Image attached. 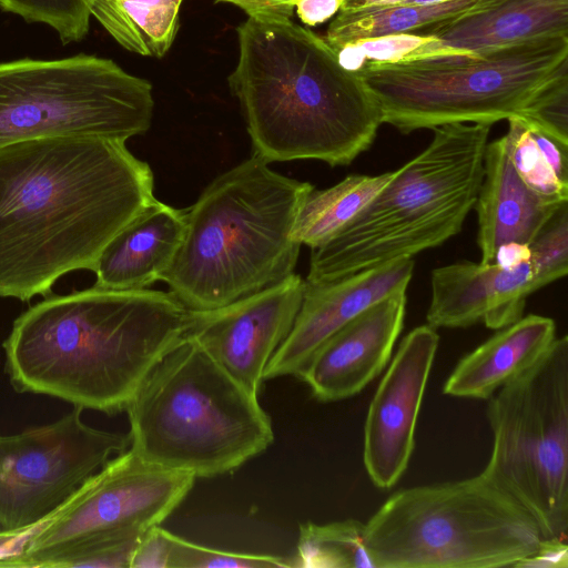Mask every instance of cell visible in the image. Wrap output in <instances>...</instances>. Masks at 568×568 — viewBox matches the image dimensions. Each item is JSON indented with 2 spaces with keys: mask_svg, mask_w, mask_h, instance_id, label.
Returning <instances> with one entry per match:
<instances>
[{
  "mask_svg": "<svg viewBox=\"0 0 568 568\" xmlns=\"http://www.w3.org/2000/svg\"><path fill=\"white\" fill-rule=\"evenodd\" d=\"M439 335L428 324L412 329L400 342L368 406L364 425L363 462L379 489L396 485L415 446V430Z\"/></svg>",
  "mask_w": 568,
  "mask_h": 568,
  "instance_id": "cell-14",
  "label": "cell"
},
{
  "mask_svg": "<svg viewBox=\"0 0 568 568\" xmlns=\"http://www.w3.org/2000/svg\"><path fill=\"white\" fill-rule=\"evenodd\" d=\"M493 449L483 475L537 523L542 539L568 532V337L488 398Z\"/></svg>",
  "mask_w": 568,
  "mask_h": 568,
  "instance_id": "cell-9",
  "label": "cell"
},
{
  "mask_svg": "<svg viewBox=\"0 0 568 568\" xmlns=\"http://www.w3.org/2000/svg\"><path fill=\"white\" fill-rule=\"evenodd\" d=\"M507 121L508 130L501 138L520 180L542 200L567 203L568 143L526 116Z\"/></svg>",
  "mask_w": 568,
  "mask_h": 568,
  "instance_id": "cell-23",
  "label": "cell"
},
{
  "mask_svg": "<svg viewBox=\"0 0 568 568\" xmlns=\"http://www.w3.org/2000/svg\"><path fill=\"white\" fill-rule=\"evenodd\" d=\"M480 0H448L433 4L342 7L331 21L324 40L337 52L357 42L410 33L455 18Z\"/></svg>",
  "mask_w": 568,
  "mask_h": 568,
  "instance_id": "cell-22",
  "label": "cell"
},
{
  "mask_svg": "<svg viewBox=\"0 0 568 568\" xmlns=\"http://www.w3.org/2000/svg\"><path fill=\"white\" fill-rule=\"evenodd\" d=\"M556 337L552 318L536 314L521 316L465 355L443 392L454 397L488 399L530 369Z\"/></svg>",
  "mask_w": 568,
  "mask_h": 568,
  "instance_id": "cell-21",
  "label": "cell"
},
{
  "mask_svg": "<svg viewBox=\"0 0 568 568\" xmlns=\"http://www.w3.org/2000/svg\"><path fill=\"white\" fill-rule=\"evenodd\" d=\"M531 252L529 244L519 242H507L498 246L494 263L503 268H514L523 263L529 262Z\"/></svg>",
  "mask_w": 568,
  "mask_h": 568,
  "instance_id": "cell-36",
  "label": "cell"
},
{
  "mask_svg": "<svg viewBox=\"0 0 568 568\" xmlns=\"http://www.w3.org/2000/svg\"><path fill=\"white\" fill-rule=\"evenodd\" d=\"M397 174V170L378 175L352 174L337 184L313 189L302 202L292 229V239L312 250L333 239Z\"/></svg>",
  "mask_w": 568,
  "mask_h": 568,
  "instance_id": "cell-24",
  "label": "cell"
},
{
  "mask_svg": "<svg viewBox=\"0 0 568 568\" xmlns=\"http://www.w3.org/2000/svg\"><path fill=\"white\" fill-rule=\"evenodd\" d=\"M491 125L453 123L333 239L313 248L305 285L318 286L436 247L458 234L474 209Z\"/></svg>",
  "mask_w": 568,
  "mask_h": 568,
  "instance_id": "cell-5",
  "label": "cell"
},
{
  "mask_svg": "<svg viewBox=\"0 0 568 568\" xmlns=\"http://www.w3.org/2000/svg\"><path fill=\"white\" fill-rule=\"evenodd\" d=\"M525 568H567V542L557 539H542L538 550L517 564Z\"/></svg>",
  "mask_w": 568,
  "mask_h": 568,
  "instance_id": "cell-33",
  "label": "cell"
},
{
  "mask_svg": "<svg viewBox=\"0 0 568 568\" xmlns=\"http://www.w3.org/2000/svg\"><path fill=\"white\" fill-rule=\"evenodd\" d=\"M535 290L568 272V202L560 205L529 243Z\"/></svg>",
  "mask_w": 568,
  "mask_h": 568,
  "instance_id": "cell-30",
  "label": "cell"
},
{
  "mask_svg": "<svg viewBox=\"0 0 568 568\" xmlns=\"http://www.w3.org/2000/svg\"><path fill=\"white\" fill-rule=\"evenodd\" d=\"M314 189L256 155L214 179L186 210L180 248L160 281L187 310L224 306L292 275L297 211Z\"/></svg>",
  "mask_w": 568,
  "mask_h": 568,
  "instance_id": "cell-4",
  "label": "cell"
},
{
  "mask_svg": "<svg viewBox=\"0 0 568 568\" xmlns=\"http://www.w3.org/2000/svg\"><path fill=\"white\" fill-rule=\"evenodd\" d=\"M406 302V291L388 295L317 348L297 375L317 400L349 398L382 373L403 329Z\"/></svg>",
  "mask_w": 568,
  "mask_h": 568,
  "instance_id": "cell-16",
  "label": "cell"
},
{
  "mask_svg": "<svg viewBox=\"0 0 568 568\" xmlns=\"http://www.w3.org/2000/svg\"><path fill=\"white\" fill-rule=\"evenodd\" d=\"M125 410L135 454L195 478L235 470L274 440L257 395L186 334L158 361Z\"/></svg>",
  "mask_w": 568,
  "mask_h": 568,
  "instance_id": "cell-6",
  "label": "cell"
},
{
  "mask_svg": "<svg viewBox=\"0 0 568 568\" xmlns=\"http://www.w3.org/2000/svg\"><path fill=\"white\" fill-rule=\"evenodd\" d=\"M229 77L254 155L265 162L348 165L374 142L382 112L363 79L324 38L291 19L248 17Z\"/></svg>",
  "mask_w": 568,
  "mask_h": 568,
  "instance_id": "cell-3",
  "label": "cell"
},
{
  "mask_svg": "<svg viewBox=\"0 0 568 568\" xmlns=\"http://www.w3.org/2000/svg\"><path fill=\"white\" fill-rule=\"evenodd\" d=\"M170 568H291L294 557L232 552L204 547L171 532Z\"/></svg>",
  "mask_w": 568,
  "mask_h": 568,
  "instance_id": "cell-29",
  "label": "cell"
},
{
  "mask_svg": "<svg viewBox=\"0 0 568 568\" xmlns=\"http://www.w3.org/2000/svg\"><path fill=\"white\" fill-rule=\"evenodd\" d=\"M149 164L125 142L54 136L0 148V297L48 296L94 271L108 243L154 200Z\"/></svg>",
  "mask_w": 568,
  "mask_h": 568,
  "instance_id": "cell-1",
  "label": "cell"
},
{
  "mask_svg": "<svg viewBox=\"0 0 568 568\" xmlns=\"http://www.w3.org/2000/svg\"><path fill=\"white\" fill-rule=\"evenodd\" d=\"M144 532L124 531L87 538L47 556L37 567L130 568L135 546Z\"/></svg>",
  "mask_w": 568,
  "mask_h": 568,
  "instance_id": "cell-27",
  "label": "cell"
},
{
  "mask_svg": "<svg viewBox=\"0 0 568 568\" xmlns=\"http://www.w3.org/2000/svg\"><path fill=\"white\" fill-rule=\"evenodd\" d=\"M565 71L568 37L537 38L474 55L366 62L356 70L383 123L404 134L525 115Z\"/></svg>",
  "mask_w": 568,
  "mask_h": 568,
  "instance_id": "cell-7",
  "label": "cell"
},
{
  "mask_svg": "<svg viewBox=\"0 0 568 568\" xmlns=\"http://www.w3.org/2000/svg\"><path fill=\"white\" fill-rule=\"evenodd\" d=\"M152 85L110 59L78 54L0 63V148L54 136L126 142L152 122Z\"/></svg>",
  "mask_w": 568,
  "mask_h": 568,
  "instance_id": "cell-10",
  "label": "cell"
},
{
  "mask_svg": "<svg viewBox=\"0 0 568 568\" xmlns=\"http://www.w3.org/2000/svg\"><path fill=\"white\" fill-rule=\"evenodd\" d=\"M74 407L58 420L0 433V542L20 539L49 518L130 436L85 424Z\"/></svg>",
  "mask_w": 568,
  "mask_h": 568,
  "instance_id": "cell-12",
  "label": "cell"
},
{
  "mask_svg": "<svg viewBox=\"0 0 568 568\" xmlns=\"http://www.w3.org/2000/svg\"><path fill=\"white\" fill-rule=\"evenodd\" d=\"M414 267L412 257H402L323 285H305L293 327L268 362L264 381L297 377L317 348L341 327L388 295L406 291Z\"/></svg>",
  "mask_w": 568,
  "mask_h": 568,
  "instance_id": "cell-15",
  "label": "cell"
},
{
  "mask_svg": "<svg viewBox=\"0 0 568 568\" xmlns=\"http://www.w3.org/2000/svg\"><path fill=\"white\" fill-rule=\"evenodd\" d=\"M448 0H345L344 7L394 6V4H433Z\"/></svg>",
  "mask_w": 568,
  "mask_h": 568,
  "instance_id": "cell-37",
  "label": "cell"
},
{
  "mask_svg": "<svg viewBox=\"0 0 568 568\" xmlns=\"http://www.w3.org/2000/svg\"><path fill=\"white\" fill-rule=\"evenodd\" d=\"M541 541L530 514L481 473L397 490L364 527L374 568L516 567Z\"/></svg>",
  "mask_w": 568,
  "mask_h": 568,
  "instance_id": "cell-8",
  "label": "cell"
},
{
  "mask_svg": "<svg viewBox=\"0 0 568 568\" xmlns=\"http://www.w3.org/2000/svg\"><path fill=\"white\" fill-rule=\"evenodd\" d=\"M410 33L432 37L444 55L547 37H568V0H480L468 11Z\"/></svg>",
  "mask_w": 568,
  "mask_h": 568,
  "instance_id": "cell-18",
  "label": "cell"
},
{
  "mask_svg": "<svg viewBox=\"0 0 568 568\" xmlns=\"http://www.w3.org/2000/svg\"><path fill=\"white\" fill-rule=\"evenodd\" d=\"M195 479L189 473L150 464L129 447L23 536L17 550L0 556V567H37L47 556L87 538L146 531L175 510Z\"/></svg>",
  "mask_w": 568,
  "mask_h": 568,
  "instance_id": "cell-11",
  "label": "cell"
},
{
  "mask_svg": "<svg viewBox=\"0 0 568 568\" xmlns=\"http://www.w3.org/2000/svg\"><path fill=\"white\" fill-rule=\"evenodd\" d=\"M186 210L154 200L129 222L100 254L94 286L145 290L160 281L182 243Z\"/></svg>",
  "mask_w": 568,
  "mask_h": 568,
  "instance_id": "cell-19",
  "label": "cell"
},
{
  "mask_svg": "<svg viewBox=\"0 0 568 568\" xmlns=\"http://www.w3.org/2000/svg\"><path fill=\"white\" fill-rule=\"evenodd\" d=\"M186 323L187 308L170 292L93 285L45 296L13 322L3 342L6 372L19 393L116 414Z\"/></svg>",
  "mask_w": 568,
  "mask_h": 568,
  "instance_id": "cell-2",
  "label": "cell"
},
{
  "mask_svg": "<svg viewBox=\"0 0 568 568\" xmlns=\"http://www.w3.org/2000/svg\"><path fill=\"white\" fill-rule=\"evenodd\" d=\"M183 0H83L90 14L126 50L162 58L179 28Z\"/></svg>",
  "mask_w": 568,
  "mask_h": 568,
  "instance_id": "cell-25",
  "label": "cell"
},
{
  "mask_svg": "<svg viewBox=\"0 0 568 568\" xmlns=\"http://www.w3.org/2000/svg\"><path fill=\"white\" fill-rule=\"evenodd\" d=\"M426 313L434 328H464L483 322L500 329L523 316L527 297L536 292L529 262L514 268L496 263L457 262L432 272Z\"/></svg>",
  "mask_w": 568,
  "mask_h": 568,
  "instance_id": "cell-17",
  "label": "cell"
},
{
  "mask_svg": "<svg viewBox=\"0 0 568 568\" xmlns=\"http://www.w3.org/2000/svg\"><path fill=\"white\" fill-rule=\"evenodd\" d=\"M365 524L344 519L300 525L295 567L374 568L364 542Z\"/></svg>",
  "mask_w": 568,
  "mask_h": 568,
  "instance_id": "cell-26",
  "label": "cell"
},
{
  "mask_svg": "<svg viewBox=\"0 0 568 568\" xmlns=\"http://www.w3.org/2000/svg\"><path fill=\"white\" fill-rule=\"evenodd\" d=\"M523 116L568 143V71L549 82Z\"/></svg>",
  "mask_w": 568,
  "mask_h": 568,
  "instance_id": "cell-31",
  "label": "cell"
},
{
  "mask_svg": "<svg viewBox=\"0 0 568 568\" xmlns=\"http://www.w3.org/2000/svg\"><path fill=\"white\" fill-rule=\"evenodd\" d=\"M171 532L160 525L148 529L139 539L130 568H170Z\"/></svg>",
  "mask_w": 568,
  "mask_h": 568,
  "instance_id": "cell-32",
  "label": "cell"
},
{
  "mask_svg": "<svg viewBox=\"0 0 568 568\" xmlns=\"http://www.w3.org/2000/svg\"><path fill=\"white\" fill-rule=\"evenodd\" d=\"M344 3L345 0H297L295 9L304 24L315 27L333 18Z\"/></svg>",
  "mask_w": 568,
  "mask_h": 568,
  "instance_id": "cell-35",
  "label": "cell"
},
{
  "mask_svg": "<svg viewBox=\"0 0 568 568\" xmlns=\"http://www.w3.org/2000/svg\"><path fill=\"white\" fill-rule=\"evenodd\" d=\"M297 0H216L241 8L248 17L291 19Z\"/></svg>",
  "mask_w": 568,
  "mask_h": 568,
  "instance_id": "cell-34",
  "label": "cell"
},
{
  "mask_svg": "<svg viewBox=\"0 0 568 568\" xmlns=\"http://www.w3.org/2000/svg\"><path fill=\"white\" fill-rule=\"evenodd\" d=\"M305 282L284 281L221 307L187 310L185 334L251 393L257 395L272 356L300 311Z\"/></svg>",
  "mask_w": 568,
  "mask_h": 568,
  "instance_id": "cell-13",
  "label": "cell"
},
{
  "mask_svg": "<svg viewBox=\"0 0 568 568\" xmlns=\"http://www.w3.org/2000/svg\"><path fill=\"white\" fill-rule=\"evenodd\" d=\"M560 205L542 200L524 184L508 158L503 138L488 143L483 181L474 205L480 263H494L496 251L504 243L529 244Z\"/></svg>",
  "mask_w": 568,
  "mask_h": 568,
  "instance_id": "cell-20",
  "label": "cell"
},
{
  "mask_svg": "<svg viewBox=\"0 0 568 568\" xmlns=\"http://www.w3.org/2000/svg\"><path fill=\"white\" fill-rule=\"evenodd\" d=\"M0 8L27 22L53 28L67 44L83 39L90 26V11L83 0H0Z\"/></svg>",
  "mask_w": 568,
  "mask_h": 568,
  "instance_id": "cell-28",
  "label": "cell"
}]
</instances>
